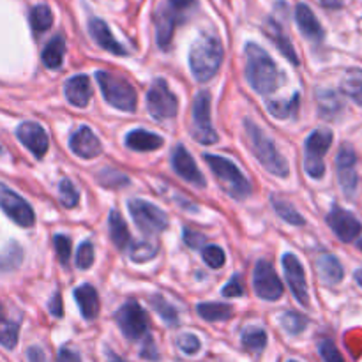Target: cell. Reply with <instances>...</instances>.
<instances>
[{
  "mask_svg": "<svg viewBox=\"0 0 362 362\" xmlns=\"http://www.w3.org/2000/svg\"><path fill=\"white\" fill-rule=\"evenodd\" d=\"M246 80L257 94L271 95L279 87V73L274 60L257 42H247L246 49Z\"/></svg>",
  "mask_w": 362,
  "mask_h": 362,
  "instance_id": "cell-1",
  "label": "cell"
},
{
  "mask_svg": "<svg viewBox=\"0 0 362 362\" xmlns=\"http://www.w3.org/2000/svg\"><path fill=\"white\" fill-rule=\"evenodd\" d=\"M223 45L214 34H200L189 49L191 74L197 81L205 83L218 74L223 64Z\"/></svg>",
  "mask_w": 362,
  "mask_h": 362,
  "instance_id": "cell-2",
  "label": "cell"
},
{
  "mask_svg": "<svg viewBox=\"0 0 362 362\" xmlns=\"http://www.w3.org/2000/svg\"><path fill=\"white\" fill-rule=\"evenodd\" d=\"M244 134H246L247 147L251 148V152L258 159V163L271 175L279 177V179H286L290 175V165L285 156L276 148L274 141L251 119L244 120Z\"/></svg>",
  "mask_w": 362,
  "mask_h": 362,
  "instance_id": "cell-3",
  "label": "cell"
},
{
  "mask_svg": "<svg viewBox=\"0 0 362 362\" xmlns=\"http://www.w3.org/2000/svg\"><path fill=\"white\" fill-rule=\"evenodd\" d=\"M204 161L207 163L211 172L214 173L216 180L219 182V187L230 198H233V200H244V198L250 197V180L246 179V175L230 159L218 154H209L207 152V154H204Z\"/></svg>",
  "mask_w": 362,
  "mask_h": 362,
  "instance_id": "cell-4",
  "label": "cell"
},
{
  "mask_svg": "<svg viewBox=\"0 0 362 362\" xmlns=\"http://www.w3.org/2000/svg\"><path fill=\"white\" fill-rule=\"evenodd\" d=\"M95 81L103 92V98L112 108L120 110V112L133 113L136 110L138 98L133 85L124 78L115 76L106 71H98L95 73Z\"/></svg>",
  "mask_w": 362,
  "mask_h": 362,
  "instance_id": "cell-5",
  "label": "cell"
},
{
  "mask_svg": "<svg viewBox=\"0 0 362 362\" xmlns=\"http://www.w3.org/2000/svg\"><path fill=\"white\" fill-rule=\"evenodd\" d=\"M332 138H334V134L327 127L315 129L306 138V144H304V172L311 179L318 180L325 175L324 158L329 148H331Z\"/></svg>",
  "mask_w": 362,
  "mask_h": 362,
  "instance_id": "cell-6",
  "label": "cell"
},
{
  "mask_svg": "<svg viewBox=\"0 0 362 362\" xmlns=\"http://www.w3.org/2000/svg\"><path fill=\"white\" fill-rule=\"evenodd\" d=\"M127 209L134 225L147 235H158L168 228V216L158 207L141 198H133L127 202Z\"/></svg>",
  "mask_w": 362,
  "mask_h": 362,
  "instance_id": "cell-7",
  "label": "cell"
},
{
  "mask_svg": "<svg viewBox=\"0 0 362 362\" xmlns=\"http://www.w3.org/2000/svg\"><path fill=\"white\" fill-rule=\"evenodd\" d=\"M191 136L202 145H212L218 141V133L211 120V94L207 90H200L194 95Z\"/></svg>",
  "mask_w": 362,
  "mask_h": 362,
  "instance_id": "cell-8",
  "label": "cell"
},
{
  "mask_svg": "<svg viewBox=\"0 0 362 362\" xmlns=\"http://www.w3.org/2000/svg\"><path fill=\"white\" fill-rule=\"evenodd\" d=\"M147 110L154 119H173L179 112V99L170 90L168 81L158 78L147 90Z\"/></svg>",
  "mask_w": 362,
  "mask_h": 362,
  "instance_id": "cell-9",
  "label": "cell"
},
{
  "mask_svg": "<svg viewBox=\"0 0 362 362\" xmlns=\"http://www.w3.org/2000/svg\"><path fill=\"white\" fill-rule=\"evenodd\" d=\"M115 320L120 332L131 341H138L147 334L148 317L144 308L134 300H127L124 306L119 308V311L115 313Z\"/></svg>",
  "mask_w": 362,
  "mask_h": 362,
  "instance_id": "cell-10",
  "label": "cell"
},
{
  "mask_svg": "<svg viewBox=\"0 0 362 362\" xmlns=\"http://www.w3.org/2000/svg\"><path fill=\"white\" fill-rule=\"evenodd\" d=\"M0 209L11 221L21 228H30L35 223L34 209L30 207V204L2 182H0Z\"/></svg>",
  "mask_w": 362,
  "mask_h": 362,
  "instance_id": "cell-11",
  "label": "cell"
},
{
  "mask_svg": "<svg viewBox=\"0 0 362 362\" xmlns=\"http://www.w3.org/2000/svg\"><path fill=\"white\" fill-rule=\"evenodd\" d=\"M253 290L262 300L274 303V300L281 299L285 288H283V283L279 281L271 262L260 260L257 264L253 272Z\"/></svg>",
  "mask_w": 362,
  "mask_h": 362,
  "instance_id": "cell-12",
  "label": "cell"
},
{
  "mask_svg": "<svg viewBox=\"0 0 362 362\" xmlns=\"http://www.w3.org/2000/svg\"><path fill=\"white\" fill-rule=\"evenodd\" d=\"M357 154L350 144H343L336 156V170H338V180L343 193L349 198L356 194L359 186V175H357Z\"/></svg>",
  "mask_w": 362,
  "mask_h": 362,
  "instance_id": "cell-13",
  "label": "cell"
},
{
  "mask_svg": "<svg viewBox=\"0 0 362 362\" xmlns=\"http://www.w3.org/2000/svg\"><path fill=\"white\" fill-rule=\"evenodd\" d=\"M281 265L286 281H288V286L292 290L293 297L297 299V303L308 306L310 304V292H308L306 274H304V267L300 260L293 253H285L281 258Z\"/></svg>",
  "mask_w": 362,
  "mask_h": 362,
  "instance_id": "cell-14",
  "label": "cell"
},
{
  "mask_svg": "<svg viewBox=\"0 0 362 362\" xmlns=\"http://www.w3.org/2000/svg\"><path fill=\"white\" fill-rule=\"evenodd\" d=\"M327 225L341 243H354L362 232L359 219L341 207H332L327 214Z\"/></svg>",
  "mask_w": 362,
  "mask_h": 362,
  "instance_id": "cell-15",
  "label": "cell"
},
{
  "mask_svg": "<svg viewBox=\"0 0 362 362\" xmlns=\"http://www.w3.org/2000/svg\"><path fill=\"white\" fill-rule=\"evenodd\" d=\"M18 140L21 141L23 147H27L35 158H45V154L48 152L49 140L48 134H46L45 127L37 122H32V120H27V122H21L16 129Z\"/></svg>",
  "mask_w": 362,
  "mask_h": 362,
  "instance_id": "cell-16",
  "label": "cell"
},
{
  "mask_svg": "<svg viewBox=\"0 0 362 362\" xmlns=\"http://www.w3.org/2000/svg\"><path fill=\"white\" fill-rule=\"evenodd\" d=\"M172 166L180 179H184L186 182H189V184H193V186L205 187L204 173L200 172V168H198L197 163H194L193 156L189 154V151H187L184 145H177V147L173 148Z\"/></svg>",
  "mask_w": 362,
  "mask_h": 362,
  "instance_id": "cell-17",
  "label": "cell"
},
{
  "mask_svg": "<svg viewBox=\"0 0 362 362\" xmlns=\"http://www.w3.org/2000/svg\"><path fill=\"white\" fill-rule=\"evenodd\" d=\"M69 148L74 156L81 159H94L103 152L101 141L88 126H81L80 129L71 134Z\"/></svg>",
  "mask_w": 362,
  "mask_h": 362,
  "instance_id": "cell-18",
  "label": "cell"
},
{
  "mask_svg": "<svg viewBox=\"0 0 362 362\" xmlns=\"http://www.w3.org/2000/svg\"><path fill=\"white\" fill-rule=\"evenodd\" d=\"M64 94H66L69 105L76 106V108H85L92 98V85L87 74H76V76L69 78L64 85Z\"/></svg>",
  "mask_w": 362,
  "mask_h": 362,
  "instance_id": "cell-19",
  "label": "cell"
},
{
  "mask_svg": "<svg viewBox=\"0 0 362 362\" xmlns=\"http://www.w3.org/2000/svg\"><path fill=\"white\" fill-rule=\"evenodd\" d=\"M88 32H90L92 39H94V41L98 42L103 49H106V52L113 53V55H119V57L127 55L126 48H124V46L120 45L115 37H113L110 27L101 20V18H92V20L88 21Z\"/></svg>",
  "mask_w": 362,
  "mask_h": 362,
  "instance_id": "cell-20",
  "label": "cell"
},
{
  "mask_svg": "<svg viewBox=\"0 0 362 362\" xmlns=\"http://www.w3.org/2000/svg\"><path fill=\"white\" fill-rule=\"evenodd\" d=\"M296 21L304 37L311 39V41L315 42H320L322 39H324V28H322L320 21L315 16V13L311 11L310 6L299 4V6L296 7Z\"/></svg>",
  "mask_w": 362,
  "mask_h": 362,
  "instance_id": "cell-21",
  "label": "cell"
},
{
  "mask_svg": "<svg viewBox=\"0 0 362 362\" xmlns=\"http://www.w3.org/2000/svg\"><path fill=\"white\" fill-rule=\"evenodd\" d=\"M264 30L265 34L271 37V41L274 42L276 48L283 53V57H285L290 64H293V66H299V57H297L296 48H293V45L290 42V39L286 37L285 32H283L281 25H279L278 21L272 20V18H269V20L265 21Z\"/></svg>",
  "mask_w": 362,
  "mask_h": 362,
  "instance_id": "cell-22",
  "label": "cell"
},
{
  "mask_svg": "<svg viewBox=\"0 0 362 362\" xmlns=\"http://www.w3.org/2000/svg\"><path fill=\"white\" fill-rule=\"evenodd\" d=\"M179 18V14L170 11L166 6L158 11V14H156V37H158L159 48L165 49L170 46Z\"/></svg>",
  "mask_w": 362,
  "mask_h": 362,
  "instance_id": "cell-23",
  "label": "cell"
},
{
  "mask_svg": "<svg viewBox=\"0 0 362 362\" xmlns=\"http://www.w3.org/2000/svg\"><path fill=\"white\" fill-rule=\"evenodd\" d=\"M74 300H76L78 308H80V313L85 320H94L98 318L99 315V296H98V290L94 288L92 285L85 283V285L78 286L74 290Z\"/></svg>",
  "mask_w": 362,
  "mask_h": 362,
  "instance_id": "cell-24",
  "label": "cell"
},
{
  "mask_svg": "<svg viewBox=\"0 0 362 362\" xmlns=\"http://www.w3.org/2000/svg\"><path fill=\"white\" fill-rule=\"evenodd\" d=\"M165 145V138L161 134L151 133L145 129H134L126 134V147L136 152L158 151Z\"/></svg>",
  "mask_w": 362,
  "mask_h": 362,
  "instance_id": "cell-25",
  "label": "cell"
},
{
  "mask_svg": "<svg viewBox=\"0 0 362 362\" xmlns=\"http://www.w3.org/2000/svg\"><path fill=\"white\" fill-rule=\"evenodd\" d=\"M317 271L325 285H338V283H341L343 278H345L343 265L339 264L338 258L331 253H322L320 257L317 258Z\"/></svg>",
  "mask_w": 362,
  "mask_h": 362,
  "instance_id": "cell-26",
  "label": "cell"
},
{
  "mask_svg": "<svg viewBox=\"0 0 362 362\" xmlns=\"http://www.w3.org/2000/svg\"><path fill=\"white\" fill-rule=\"evenodd\" d=\"M318 112L324 119H334L336 115L343 112V101L338 92L331 88H318L317 90Z\"/></svg>",
  "mask_w": 362,
  "mask_h": 362,
  "instance_id": "cell-27",
  "label": "cell"
},
{
  "mask_svg": "<svg viewBox=\"0 0 362 362\" xmlns=\"http://www.w3.org/2000/svg\"><path fill=\"white\" fill-rule=\"evenodd\" d=\"M108 232H110V239H112L113 246L117 250H126V246L129 244V230H127L126 221L120 216L119 211H112L108 216Z\"/></svg>",
  "mask_w": 362,
  "mask_h": 362,
  "instance_id": "cell-28",
  "label": "cell"
},
{
  "mask_svg": "<svg viewBox=\"0 0 362 362\" xmlns=\"http://www.w3.org/2000/svg\"><path fill=\"white\" fill-rule=\"evenodd\" d=\"M64 53H66V41L62 35H55L42 49V64L48 69H59L62 66Z\"/></svg>",
  "mask_w": 362,
  "mask_h": 362,
  "instance_id": "cell-29",
  "label": "cell"
},
{
  "mask_svg": "<svg viewBox=\"0 0 362 362\" xmlns=\"http://www.w3.org/2000/svg\"><path fill=\"white\" fill-rule=\"evenodd\" d=\"M198 315L207 322H225L232 318L233 308L221 303H202L197 308Z\"/></svg>",
  "mask_w": 362,
  "mask_h": 362,
  "instance_id": "cell-30",
  "label": "cell"
},
{
  "mask_svg": "<svg viewBox=\"0 0 362 362\" xmlns=\"http://www.w3.org/2000/svg\"><path fill=\"white\" fill-rule=\"evenodd\" d=\"M343 94L362 106V69H349L341 80Z\"/></svg>",
  "mask_w": 362,
  "mask_h": 362,
  "instance_id": "cell-31",
  "label": "cell"
},
{
  "mask_svg": "<svg viewBox=\"0 0 362 362\" xmlns=\"http://www.w3.org/2000/svg\"><path fill=\"white\" fill-rule=\"evenodd\" d=\"M271 202H272V207H274L276 214H278L283 221L288 223V225L303 226L304 223H306V219L299 214V211H297V209L293 207L290 202L283 200V198H279V197H272Z\"/></svg>",
  "mask_w": 362,
  "mask_h": 362,
  "instance_id": "cell-32",
  "label": "cell"
},
{
  "mask_svg": "<svg viewBox=\"0 0 362 362\" xmlns=\"http://www.w3.org/2000/svg\"><path fill=\"white\" fill-rule=\"evenodd\" d=\"M267 110L274 119H288L299 110V94H293L288 101H267Z\"/></svg>",
  "mask_w": 362,
  "mask_h": 362,
  "instance_id": "cell-33",
  "label": "cell"
},
{
  "mask_svg": "<svg viewBox=\"0 0 362 362\" xmlns=\"http://www.w3.org/2000/svg\"><path fill=\"white\" fill-rule=\"evenodd\" d=\"M243 346L250 352H262L267 346V332L262 327H247L243 332Z\"/></svg>",
  "mask_w": 362,
  "mask_h": 362,
  "instance_id": "cell-34",
  "label": "cell"
},
{
  "mask_svg": "<svg viewBox=\"0 0 362 362\" xmlns=\"http://www.w3.org/2000/svg\"><path fill=\"white\" fill-rule=\"evenodd\" d=\"M158 243H154L152 239H147V240H138V243H134L133 246H131V251H129V257L133 262H138V264H144V262H148L152 260V258L158 255Z\"/></svg>",
  "mask_w": 362,
  "mask_h": 362,
  "instance_id": "cell-35",
  "label": "cell"
},
{
  "mask_svg": "<svg viewBox=\"0 0 362 362\" xmlns=\"http://www.w3.org/2000/svg\"><path fill=\"white\" fill-rule=\"evenodd\" d=\"M151 306H152V310H154L156 313L163 318V322H165V324L172 325V327H175V325L179 324V315H177V310L168 303V300L165 299V297L152 296Z\"/></svg>",
  "mask_w": 362,
  "mask_h": 362,
  "instance_id": "cell-36",
  "label": "cell"
},
{
  "mask_svg": "<svg viewBox=\"0 0 362 362\" xmlns=\"http://www.w3.org/2000/svg\"><path fill=\"white\" fill-rule=\"evenodd\" d=\"M30 25L35 32H46L53 25V13L46 4H39L30 11Z\"/></svg>",
  "mask_w": 362,
  "mask_h": 362,
  "instance_id": "cell-37",
  "label": "cell"
},
{
  "mask_svg": "<svg viewBox=\"0 0 362 362\" xmlns=\"http://www.w3.org/2000/svg\"><path fill=\"white\" fill-rule=\"evenodd\" d=\"M279 322H281V327L292 336H299L308 327V318L299 311H285Z\"/></svg>",
  "mask_w": 362,
  "mask_h": 362,
  "instance_id": "cell-38",
  "label": "cell"
},
{
  "mask_svg": "<svg viewBox=\"0 0 362 362\" xmlns=\"http://www.w3.org/2000/svg\"><path fill=\"white\" fill-rule=\"evenodd\" d=\"M18 332H20V324L13 320L0 322V345L7 350H13L18 345Z\"/></svg>",
  "mask_w": 362,
  "mask_h": 362,
  "instance_id": "cell-39",
  "label": "cell"
},
{
  "mask_svg": "<svg viewBox=\"0 0 362 362\" xmlns=\"http://www.w3.org/2000/svg\"><path fill=\"white\" fill-rule=\"evenodd\" d=\"M21 247L16 243H11L4 251H0V271H11L21 264Z\"/></svg>",
  "mask_w": 362,
  "mask_h": 362,
  "instance_id": "cell-40",
  "label": "cell"
},
{
  "mask_svg": "<svg viewBox=\"0 0 362 362\" xmlns=\"http://www.w3.org/2000/svg\"><path fill=\"white\" fill-rule=\"evenodd\" d=\"M59 197L64 207L74 209L80 204V193L76 191L74 184L69 179H62L59 184Z\"/></svg>",
  "mask_w": 362,
  "mask_h": 362,
  "instance_id": "cell-41",
  "label": "cell"
},
{
  "mask_svg": "<svg viewBox=\"0 0 362 362\" xmlns=\"http://www.w3.org/2000/svg\"><path fill=\"white\" fill-rule=\"evenodd\" d=\"M98 180L105 187H122L129 184L127 175H124V173H120L119 170L115 168H103L101 172L98 173Z\"/></svg>",
  "mask_w": 362,
  "mask_h": 362,
  "instance_id": "cell-42",
  "label": "cell"
},
{
  "mask_svg": "<svg viewBox=\"0 0 362 362\" xmlns=\"http://www.w3.org/2000/svg\"><path fill=\"white\" fill-rule=\"evenodd\" d=\"M202 258L211 269H221L226 262L225 251L219 246H214V244H209L202 250Z\"/></svg>",
  "mask_w": 362,
  "mask_h": 362,
  "instance_id": "cell-43",
  "label": "cell"
},
{
  "mask_svg": "<svg viewBox=\"0 0 362 362\" xmlns=\"http://www.w3.org/2000/svg\"><path fill=\"white\" fill-rule=\"evenodd\" d=\"M318 354H320V357L325 362H345L341 352H339L338 346L334 345L332 339H322V341L318 343Z\"/></svg>",
  "mask_w": 362,
  "mask_h": 362,
  "instance_id": "cell-44",
  "label": "cell"
},
{
  "mask_svg": "<svg viewBox=\"0 0 362 362\" xmlns=\"http://www.w3.org/2000/svg\"><path fill=\"white\" fill-rule=\"evenodd\" d=\"M92 264H94V246H92V243L85 240L78 247L76 267L81 269V271H87V269L92 267Z\"/></svg>",
  "mask_w": 362,
  "mask_h": 362,
  "instance_id": "cell-45",
  "label": "cell"
},
{
  "mask_svg": "<svg viewBox=\"0 0 362 362\" xmlns=\"http://www.w3.org/2000/svg\"><path fill=\"white\" fill-rule=\"evenodd\" d=\"M53 246H55L59 262L64 265V267H67V264H69V258H71V239L67 235L59 233V235L53 237Z\"/></svg>",
  "mask_w": 362,
  "mask_h": 362,
  "instance_id": "cell-46",
  "label": "cell"
},
{
  "mask_svg": "<svg viewBox=\"0 0 362 362\" xmlns=\"http://www.w3.org/2000/svg\"><path fill=\"white\" fill-rule=\"evenodd\" d=\"M177 346H179V349L186 354V356H194V354L200 352L202 343L197 336L186 332V334L179 336V339H177Z\"/></svg>",
  "mask_w": 362,
  "mask_h": 362,
  "instance_id": "cell-47",
  "label": "cell"
},
{
  "mask_svg": "<svg viewBox=\"0 0 362 362\" xmlns=\"http://www.w3.org/2000/svg\"><path fill=\"white\" fill-rule=\"evenodd\" d=\"M140 356H141V359H145V361H158L159 359L158 349H156V343L151 336H145L144 345H141V349H140Z\"/></svg>",
  "mask_w": 362,
  "mask_h": 362,
  "instance_id": "cell-48",
  "label": "cell"
},
{
  "mask_svg": "<svg viewBox=\"0 0 362 362\" xmlns=\"http://www.w3.org/2000/svg\"><path fill=\"white\" fill-rule=\"evenodd\" d=\"M221 293L225 297H240V296H244V288H243V283H240L239 276H233V278L230 279L228 285L223 286Z\"/></svg>",
  "mask_w": 362,
  "mask_h": 362,
  "instance_id": "cell-49",
  "label": "cell"
},
{
  "mask_svg": "<svg viewBox=\"0 0 362 362\" xmlns=\"http://www.w3.org/2000/svg\"><path fill=\"white\" fill-rule=\"evenodd\" d=\"M182 239L184 243H186L189 247H193V250H200V247L205 244V237L202 235V233H197L193 232V230H187V228L184 230Z\"/></svg>",
  "mask_w": 362,
  "mask_h": 362,
  "instance_id": "cell-50",
  "label": "cell"
},
{
  "mask_svg": "<svg viewBox=\"0 0 362 362\" xmlns=\"http://www.w3.org/2000/svg\"><path fill=\"white\" fill-rule=\"evenodd\" d=\"M165 6L179 16H182L186 11H189L194 6V0H166Z\"/></svg>",
  "mask_w": 362,
  "mask_h": 362,
  "instance_id": "cell-51",
  "label": "cell"
},
{
  "mask_svg": "<svg viewBox=\"0 0 362 362\" xmlns=\"http://www.w3.org/2000/svg\"><path fill=\"white\" fill-rule=\"evenodd\" d=\"M57 362H81V356L73 349H60L59 356H57Z\"/></svg>",
  "mask_w": 362,
  "mask_h": 362,
  "instance_id": "cell-52",
  "label": "cell"
},
{
  "mask_svg": "<svg viewBox=\"0 0 362 362\" xmlns=\"http://www.w3.org/2000/svg\"><path fill=\"white\" fill-rule=\"evenodd\" d=\"M27 361L28 362H48L45 350L39 346H28L27 349Z\"/></svg>",
  "mask_w": 362,
  "mask_h": 362,
  "instance_id": "cell-53",
  "label": "cell"
},
{
  "mask_svg": "<svg viewBox=\"0 0 362 362\" xmlns=\"http://www.w3.org/2000/svg\"><path fill=\"white\" fill-rule=\"evenodd\" d=\"M49 313L53 315V317L60 318L64 315L62 311V297H60V293L57 292L55 296H53V299L49 300Z\"/></svg>",
  "mask_w": 362,
  "mask_h": 362,
  "instance_id": "cell-54",
  "label": "cell"
},
{
  "mask_svg": "<svg viewBox=\"0 0 362 362\" xmlns=\"http://www.w3.org/2000/svg\"><path fill=\"white\" fill-rule=\"evenodd\" d=\"M343 2H345V0H320V4L325 9H341Z\"/></svg>",
  "mask_w": 362,
  "mask_h": 362,
  "instance_id": "cell-55",
  "label": "cell"
},
{
  "mask_svg": "<svg viewBox=\"0 0 362 362\" xmlns=\"http://www.w3.org/2000/svg\"><path fill=\"white\" fill-rule=\"evenodd\" d=\"M106 357H108V362H126L120 356H117L113 350H106Z\"/></svg>",
  "mask_w": 362,
  "mask_h": 362,
  "instance_id": "cell-56",
  "label": "cell"
},
{
  "mask_svg": "<svg viewBox=\"0 0 362 362\" xmlns=\"http://www.w3.org/2000/svg\"><path fill=\"white\" fill-rule=\"evenodd\" d=\"M354 279H356L357 285H359L362 288V269H357V271L354 272Z\"/></svg>",
  "mask_w": 362,
  "mask_h": 362,
  "instance_id": "cell-57",
  "label": "cell"
},
{
  "mask_svg": "<svg viewBox=\"0 0 362 362\" xmlns=\"http://www.w3.org/2000/svg\"><path fill=\"white\" fill-rule=\"evenodd\" d=\"M6 320V317H4V311H2V306H0V322Z\"/></svg>",
  "mask_w": 362,
  "mask_h": 362,
  "instance_id": "cell-58",
  "label": "cell"
},
{
  "mask_svg": "<svg viewBox=\"0 0 362 362\" xmlns=\"http://www.w3.org/2000/svg\"><path fill=\"white\" fill-rule=\"evenodd\" d=\"M288 362H299V361H288Z\"/></svg>",
  "mask_w": 362,
  "mask_h": 362,
  "instance_id": "cell-59",
  "label": "cell"
}]
</instances>
